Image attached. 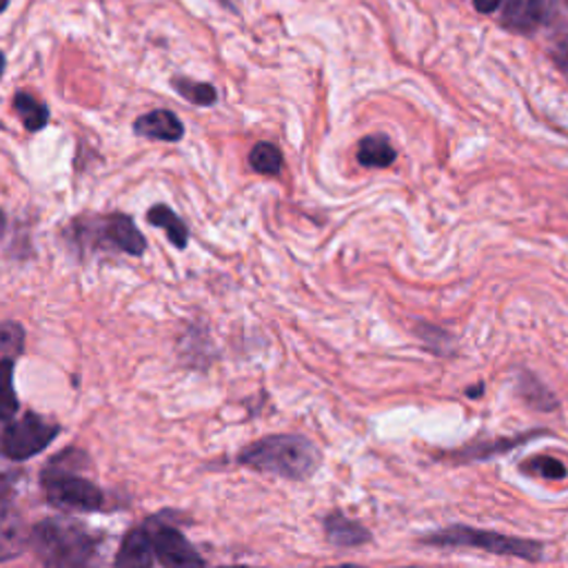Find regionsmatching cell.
<instances>
[{"instance_id":"cell-16","label":"cell","mask_w":568,"mask_h":568,"mask_svg":"<svg viewBox=\"0 0 568 568\" xmlns=\"http://www.w3.org/2000/svg\"><path fill=\"white\" fill-rule=\"evenodd\" d=\"M19 411V398L14 391V364L12 360L0 362V420L8 422Z\"/></svg>"},{"instance_id":"cell-15","label":"cell","mask_w":568,"mask_h":568,"mask_svg":"<svg viewBox=\"0 0 568 568\" xmlns=\"http://www.w3.org/2000/svg\"><path fill=\"white\" fill-rule=\"evenodd\" d=\"M171 85L178 92V96H182L186 102L198 105V107H212L218 100V92L209 83H198V81H192V78L176 76L171 81Z\"/></svg>"},{"instance_id":"cell-27","label":"cell","mask_w":568,"mask_h":568,"mask_svg":"<svg viewBox=\"0 0 568 568\" xmlns=\"http://www.w3.org/2000/svg\"><path fill=\"white\" fill-rule=\"evenodd\" d=\"M3 435H5V428H3V420H0V445H3Z\"/></svg>"},{"instance_id":"cell-24","label":"cell","mask_w":568,"mask_h":568,"mask_svg":"<svg viewBox=\"0 0 568 568\" xmlns=\"http://www.w3.org/2000/svg\"><path fill=\"white\" fill-rule=\"evenodd\" d=\"M501 0H475V10L482 14H493L499 8Z\"/></svg>"},{"instance_id":"cell-21","label":"cell","mask_w":568,"mask_h":568,"mask_svg":"<svg viewBox=\"0 0 568 568\" xmlns=\"http://www.w3.org/2000/svg\"><path fill=\"white\" fill-rule=\"evenodd\" d=\"M531 437H535V435H524V437H516V439H497V442H491L488 447L478 445L475 449L464 451V458H488V456H495V454L499 456V454H504L507 449H513V447L524 445V442H529Z\"/></svg>"},{"instance_id":"cell-22","label":"cell","mask_w":568,"mask_h":568,"mask_svg":"<svg viewBox=\"0 0 568 568\" xmlns=\"http://www.w3.org/2000/svg\"><path fill=\"white\" fill-rule=\"evenodd\" d=\"M555 3L557 0H529L527 12L533 25H544L553 19L555 14Z\"/></svg>"},{"instance_id":"cell-4","label":"cell","mask_w":568,"mask_h":568,"mask_svg":"<svg viewBox=\"0 0 568 568\" xmlns=\"http://www.w3.org/2000/svg\"><path fill=\"white\" fill-rule=\"evenodd\" d=\"M58 435V424L40 418L36 413H27L23 420L10 424L3 435V451L10 460H27L47 449L53 437Z\"/></svg>"},{"instance_id":"cell-17","label":"cell","mask_w":568,"mask_h":568,"mask_svg":"<svg viewBox=\"0 0 568 568\" xmlns=\"http://www.w3.org/2000/svg\"><path fill=\"white\" fill-rule=\"evenodd\" d=\"M249 165L263 176H278L282 171V152L274 143H258L249 154Z\"/></svg>"},{"instance_id":"cell-30","label":"cell","mask_w":568,"mask_h":568,"mask_svg":"<svg viewBox=\"0 0 568 568\" xmlns=\"http://www.w3.org/2000/svg\"><path fill=\"white\" fill-rule=\"evenodd\" d=\"M227 568H246V566H227Z\"/></svg>"},{"instance_id":"cell-2","label":"cell","mask_w":568,"mask_h":568,"mask_svg":"<svg viewBox=\"0 0 568 568\" xmlns=\"http://www.w3.org/2000/svg\"><path fill=\"white\" fill-rule=\"evenodd\" d=\"M32 542L45 568H102L96 540L72 520L40 522Z\"/></svg>"},{"instance_id":"cell-6","label":"cell","mask_w":568,"mask_h":568,"mask_svg":"<svg viewBox=\"0 0 568 568\" xmlns=\"http://www.w3.org/2000/svg\"><path fill=\"white\" fill-rule=\"evenodd\" d=\"M149 537L154 544V553L165 568H205L203 557L176 529L156 527Z\"/></svg>"},{"instance_id":"cell-10","label":"cell","mask_w":568,"mask_h":568,"mask_svg":"<svg viewBox=\"0 0 568 568\" xmlns=\"http://www.w3.org/2000/svg\"><path fill=\"white\" fill-rule=\"evenodd\" d=\"M105 235L111 240V244H116L122 251H128V254H132V256L145 254V238L138 231V227L134 225V220L128 216H122V214L109 216L105 220Z\"/></svg>"},{"instance_id":"cell-13","label":"cell","mask_w":568,"mask_h":568,"mask_svg":"<svg viewBox=\"0 0 568 568\" xmlns=\"http://www.w3.org/2000/svg\"><path fill=\"white\" fill-rule=\"evenodd\" d=\"M14 111L19 113V118L23 120L27 132H40L47 128L49 122V109L47 105H43L40 100H36L32 94L27 92H19L14 96Z\"/></svg>"},{"instance_id":"cell-26","label":"cell","mask_w":568,"mask_h":568,"mask_svg":"<svg viewBox=\"0 0 568 568\" xmlns=\"http://www.w3.org/2000/svg\"><path fill=\"white\" fill-rule=\"evenodd\" d=\"M8 8H10V0H0V14H3Z\"/></svg>"},{"instance_id":"cell-12","label":"cell","mask_w":568,"mask_h":568,"mask_svg":"<svg viewBox=\"0 0 568 568\" xmlns=\"http://www.w3.org/2000/svg\"><path fill=\"white\" fill-rule=\"evenodd\" d=\"M325 529H327V537L338 546H360L371 540V533L362 524H358L340 513L327 518Z\"/></svg>"},{"instance_id":"cell-23","label":"cell","mask_w":568,"mask_h":568,"mask_svg":"<svg viewBox=\"0 0 568 568\" xmlns=\"http://www.w3.org/2000/svg\"><path fill=\"white\" fill-rule=\"evenodd\" d=\"M507 21L518 27V29H531L535 27L529 19V12H527V3L524 0H511L509 3V10H507Z\"/></svg>"},{"instance_id":"cell-1","label":"cell","mask_w":568,"mask_h":568,"mask_svg":"<svg viewBox=\"0 0 568 568\" xmlns=\"http://www.w3.org/2000/svg\"><path fill=\"white\" fill-rule=\"evenodd\" d=\"M240 462L289 480H306L321 467V451L300 435H271L242 451Z\"/></svg>"},{"instance_id":"cell-11","label":"cell","mask_w":568,"mask_h":568,"mask_svg":"<svg viewBox=\"0 0 568 568\" xmlns=\"http://www.w3.org/2000/svg\"><path fill=\"white\" fill-rule=\"evenodd\" d=\"M358 162L362 167H373V169L391 167L396 162V149L387 136L380 134L366 136L358 145Z\"/></svg>"},{"instance_id":"cell-18","label":"cell","mask_w":568,"mask_h":568,"mask_svg":"<svg viewBox=\"0 0 568 568\" xmlns=\"http://www.w3.org/2000/svg\"><path fill=\"white\" fill-rule=\"evenodd\" d=\"M520 396L535 409L540 411H551L557 407L553 394L537 380L533 375H522V383H520Z\"/></svg>"},{"instance_id":"cell-14","label":"cell","mask_w":568,"mask_h":568,"mask_svg":"<svg viewBox=\"0 0 568 568\" xmlns=\"http://www.w3.org/2000/svg\"><path fill=\"white\" fill-rule=\"evenodd\" d=\"M147 220L154 225V227H160L165 229V233L169 235V240L178 246V249H184L186 242H189V229L186 225L176 216L173 209H169L167 205H156L147 212Z\"/></svg>"},{"instance_id":"cell-25","label":"cell","mask_w":568,"mask_h":568,"mask_svg":"<svg viewBox=\"0 0 568 568\" xmlns=\"http://www.w3.org/2000/svg\"><path fill=\"white\" fill-rule=\"evenodd\" d=\"M3 72H5V53L0 51V76H3Z\"/></svg>"},{"instance_id":"cell-7","label":"cell","mask_w":568,"mask_h":568,"mask_svg":"<svg viewBox=\"0 0 568 568\" xmlns=\"http://www.w3.org/2000/svg\"><path fill=\"white\" fill-rule=\"evenodd\" d=\"M29 542V531L23 513L14 501L0 497V561L19 557Z\"/></svg>"},{"instance_id":"cell-8","label":"cell","mask_w":568,"mask_h":568,"mask_svg":"<svg viewBox=\"0 0 568 568\" xmlns=\"http://www.w3.org/2000/svg\"><path fill=\"white\" fill-rule=\"evenodd\" d=\"M134 132L143 138L162 141V143H178L184 136V124L173 111L154 109V111L136 118Z\"/></svg>"},{"instance_id":"cell-28","label":"cell","mask_w":568,"mask_h":568,"mask_svg":"<svg viewBox=\"0 0 568 568\" xmlns=\"http://www.w3.org/2000/svg\"><path fill=\"white\" fill-rule=\"evenodd\" d=\"M331 568H362V566H353V564H345V566H331Z\"/></svg>"},{"instance_id":"cell-29","label":"cell","mask_w":568,"mask_h":568,"mask_svg":"<svg viewBox=\"0 0 568 568\" xmlns=\"http://www.w3.org/2000/svg\"><path fill=\"white\" fill-rule=\"evenodd\" d=\"M0 233H3V214H0Z\"/></svg>"},{"instance_id":"cell-9","label":"cell","mask_w":568,"mask_h":568,"mask_svg":"<svg viewBox=\"0 0 568 568\" xmlns=\"http://www.w3.org/2000/svg\"><path fill=\"white\" fill-rule=\"evenodd\" d=\"M154 555L152 537L145 531H130L120 544L113 568H152Z\"/></svg>"},{"instance_id":"cell-5","label":"cell","mask_w":568,"mask_h":568,"mask_svg":"<svg viewBox=\"0 0 568 568\" xmlns=\"http://www.w3.org/2000/svg\"><path fill=\"white\" fill-rule=\"evenodd\" d=\"M47 499L53 507L60 509H76V511H98L102 504V493L96 484L85 478L72 475L68 471H49L45 478Z\"/></svg>"},{"instance_id":"cell-20","label":"cell","mask_w":568,"mask_h":568,"mask_svg":"<svg viewBox=\"0 0 568 568\" xmlns=\"http://www.w3.org/2000/svg\"><path fill=\"white\" fill-rule=\"evenodd\" d=\"M522 469L535 478H544V480H561L566 478V467L551 456H535L531 460H527L522 464Z\"/></svg>"},{"instance_id":"cell-19","label":"cell","mask_w":568,"mask_h":568,"mask_svg":"<svg viewBox=\"0 0 568 568\" xmlns=\"http://www.w3.org/2000/svg\"><path fill=\"white\" fill-rule=\"evenodd\" d=\"M25 342V334L21 325L16 323H3L0 325V362L3 360H14L21 355Z\"/></svg>"},{"instance_id":"cell-3","label":"cell","mask_w":568,"mask_h":568,"mask_svg":"<svg viewBox=\"0 0 568 568\" xmlns=\"http://www.w3.org/2000/svg\"><path fill=\"white\" fill-rule=\"evenodd\" d=\"M424 544L431 546H464V548H480L501 557H522L529 561H537L544 555V546L535 540H522L501 535L493 531H480L471 527H451L445 531H437L424 537Z\"/></svg>"},{"instance_id":"cell-31","label":"cell","mask_w":568,"mask_h":568,"mask_svg":"<svg viewBox=\"0 0 568 568\" xmlns=\"http://www.w3.org/2000/svg\"><path fill=\"white\" fill-rule=\"evenodd\" d=\"M220 3H229V0H220Z\"/></svg>"}]
</instances>
